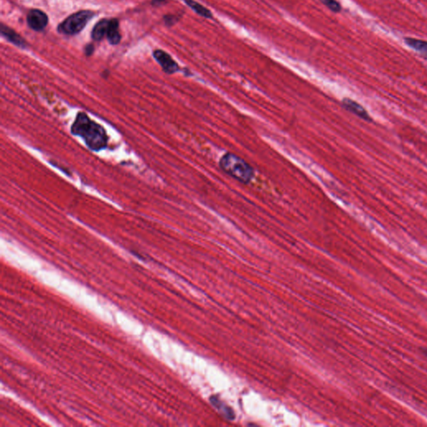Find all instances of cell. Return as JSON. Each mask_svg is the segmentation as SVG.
<instances>
[{
    "label": "cell",
    "mask_w": 427,
    "mask_h": 427,
    "mask_svg": "<svg viewBox=\"0 0 427 427\" xmlns=\"http://www.w3.org/2000/svg\"><path fill=\"white\" fill-rule=\"evenodd\" d=\"M71 131L85 140L86 146L92 151H99L106 147L108 135L100 124L93 121L85 113H79L74 121Z\"/></svg>",
    "instance_id": "1"
},
{
    "label": "cell",
    "mask_w": 427,
    "mask_h": 427,
    "mask_svg": "<svg viewBox=\"0 0 427 427\" xmlns=\"http://www.w3.org/2000/svg\"><path fill=\"white\" fill-rule=\"evenodd\" d=\"M224 172L242 184H249L252 180L255 171L249 163L233 153L224 155L219 162Z\"/></svg>",
    "instance_id": "2"
},
{
    "label": "cell",
    "mask_w": 427,
    "mask_h": 427,
    "mask_svg": "<svg viewBox=\"0 0 427 427\" xmlns=\"http://www.w3.org/2000/svg\"><path fill=\"white\" fill-rule=\"evenodd\" d=\"M95 16L90 10H82L75 13L58 25V31L65 35H75L82 31L90 20Z\"/></svg>",
    "instance_id": "3"
},
{
    "label": "cell",
    "mask_w": 427,
    "mask_h": 427,
    "mask_svg": "<svg viewBox=\"0 0 427 427\" xmlns=\"http://www.w3.org/2000/svg\"><path fill=\"white\" fill-rule=\"evenodd\" d=\"M27 23L34 31H42L49 24V18L41 10H32L27 15Z\"/></svg>",
    "instance_id": "4"
},
{
    "label": "cell",
    "mask_w": 427,
    "mask_h": 427,
    "mask_svg": "<svg viewBox=\"0 0 427 427\" xmlns=\"http://www.w3.org/2000/svg\"><path fill=\"white\" fill-rule=\"evenodd\" d=\"M153 56L156 61L160 63V65L162 67L163 70L165 71V73L172 75L180 70V67L178 65V63L166 52L157 49L154 52Z\"/></svg>",
    "instance_id": "5"
},
{
    "label": "cell",
    "mask_w": 427,
    "mask_h": 427,
    "mask_svg": "<svg viewBox=\"0 0 427 427\" xmlns=\"http://www.w3.org/2000/svg\"><path fill=\"white\" fill-rule=\"evenodd\" d=\"M342 105L348 111L351 112V113L355 114V115L360 117V118L366 119V120L371 119V116L368 114V112L362 105L355 102L354 100H349V99H344L342 100Z\"/></svg>",
    "instance_id": "6"
},
{
    "label": "cell",
    "mask_w": 427,
    "mask_h": 427,
    "mask_svg": "<svg viewBox=\"0 0 427 427\" xmlns=\"http://www.w3.org/2000/svg\"><path fill=\"white\" fill-rule=\"evenodd\" d=\"M1 34L5 37L8 41L11 42L13 44L20 48H25L27 46L26 42L22 37L19 35L16 32L5 25H1Z\"/></svg>",
    "instance_id": "7"
},
{
    "label": "cell",
    "mask_w": 427,
    "mask_h": 427,
    "mask_svg": "<svg viewBox=\"0 0 427 427\" xmlns=\"http://www.w3.org/2000/svg\"><path fill=\"white\" fill-rule=\"evenodd\" d=\"M119 24L117 20H109V29L107 33V39L111 44H118L121 40V34L119 33Z\"/></svg>",
    "instance_id": "8"
},
{
    "label": "cell",
    "mask_w": 427,
    "mask_h": 427,
    "mask_svg": "<svg viewBox=\"0 0 427 427\" xmlns=\"http://www.w3.org/2000/svg\"><path fill=\"white\" fill-rule=\"evenodd\" d=\"M109 20H102L95 25L92 30V39L95 41H100L107 36L109 29Z\"/></svg>",
    "instance_id": "9"
},
{
    "label": "cell",
    "mask_w": 427,
    "mask_h": 427,
    "mask_svg": "<svg viewBox=\"0 0 427 427\" xmlns=\"http://www.w3.org/2000/svg\"><path fill=\"white\" fill-rule=\"evenodd\" d=\"M183 1L199 16L205 18V19H211L213 17L212 13L207 8L200 5L197 1H194V0H183Z\"/></svg>",
    "instance_id": "10"
},
{
    "label": "cell",
    "mask_w": 427,
    "mask_h": 427,
    "mask_svg": "<svg viewBox=\"0 0 427 427\" xmlns=\"http://www.w3.org/2000/svg\"><path fill=\"white\" fill-rule=\"evenodd\" d=\"M405 43L411 49L427 57V42L413 38H405Z\"/></svg>",
    "instance_id": "11"
},
{
    "label": "cell",
    "mask_w": 427,
    "mask_h": 427,
    "mask_svg": "<svg viewBox=\"0 0 427 427\" xmlns=\"http://www.w3.org/2000/svg\"><path fill=\"white\" fill-rule=\"evenodd\" d=\"M211 402L217 409L220 410V411L224 413V415H226V418H228L230 420L234 419L235 415H234V412L231 408L229 407V406H226L224 403L219 401V400H213V399H211Z\"/></svg>",
    "instance_id": "12"
},
{
    "label": "cell",
    "mask_w": 427,
    "mask_h": 427,
    "mask_svg": "<svg viewBox=\"0 0 427 427\" xmlns=\"http://www.w3.org/2000/svg\"><path fill=\"white\" fill-rule=\"evenodd\" d=\"M323 5L335 13H339L341 10V6L336 0H320Z\"/></svg>",
    "instance_id": "13"
},
{
    "label": "cell",
    "mask_w": 427,
    "mask_h": 427,
    "mask_svg": "<svg viewBox=\"0 0 427 427\" xmlns=\"http://www.w3.org/2000/svg\"><path fill=\"white\" fill-rule=\"evenodd\" d=\"M95 51V47L93 44H88L87 46L85 47V54L87 56H90Z\"/></svg>",
    "instance_id": "14"
},
{
    "label": "cell",
    "mask_w": 427,
    "mask_h": 427,
    "mask_svg": "<svg viewBox=\"0 0 427 427\" xmlns=\"http://www.w3.org/2000/svg\"><path fill=\"white\" fill-rule=\"evenodd\" d=\"M165 19V22H166V24H168V25H173V24L175 23V21H174L175 17H174V16H166Z\"/></svg>",
    "instance_id": "15"
},
{
    "label": "cell",
    "mask_w": 427,
    "mask_h": 427,
    "mask_svg": "<svg viewBox=\"0 0 427 427\" xmlns=\"http://www.w3.org/2000/svg\"><path fill=\"white\" fill-rule=\"evenodd\" d=\"M166 1L167 0H153L152 1V5H155V6H159V5H163Z\"/></svg>",
    "instance_id": "16"
},
{
    "label": "cell",
    "mask_w": 427,
    "mask_h": 427,
    "mask_svg": "<svg viewBox=\"0 0 427 427\" xmlns=\"http://www.w3.org/2000/svg\"><path fill=\"white\" fill-rule=\"evenodd\" d=\"M423 353L427 357V349H423Z\"/></svg>",
    "instance_id": "17"
}]
</instances>
